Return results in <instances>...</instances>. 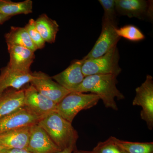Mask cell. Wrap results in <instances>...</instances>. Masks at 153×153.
<instances>
[{
    "label": "cell",
    "mask_w": 153,
    "mask_h": 153,
    "mask_svg": "<svg viewBox=\"0 0 153 153\" xmlns=\"http://www.w3.org/2000/svg\"><path fill=\"white\" fill-rule=\"evenodd\" d=\"M117 76L112 74H97L85 76L81 84L73 92H90L99 96L106 108L117 111L115 98L120 100L124 95L117 89Z\"/></svg>",
    "instance_id": "cell-1"
},
{
    "label": "cell",
    "mask_w": 153,
    "mask_h": 153,
    "mask_svg": "<svg viewBox=\"0 0 153 153\" xmlns=\"http://www.w3.org/2000/svg\"><path fill=\"white\" fill-rule=\"evenodd\" d=\"M61 151L72 145H76L77 132L72 123L55 111L39 121L38 123Z\"/></svg>",
    "instance_id": "cell-2"
},
{
    "label": "cell",
    "mask_w": 153,
    "mask_h": 153,
    "mask_svg": "<svg viewBox=\"0 0 153 153\" xmlns=\"http://www.w3.org/2000/svg\"><path fill=\"white\" fill-rule=\"evenodd\" d=\"M100 100L99 96L94 94L71 92L57 104L56 111L72 123L78 113L95 106Z\"/></svg>",
    "instance_id": "cell-3"
},
{
    "label": "cell",
    "mask_w": 153,
    "mask_h": 153,
    "mask_svg": "<svg viewBox=\"0 0 153 153\" xmlns=\"http://www.w3.org/2000/svg\"><path fill=\"white\" fill-rule=\"evenodd\" d=\"M119 52L116 46L101 57L83 59L82 74L85 77L97 74H112L117 76L122 71L119 65Z\"/></svg>",
    "instance_id": "cell-4"
},
{
    "label": "cell",
    "mask_w": 153,
    "mask_h": 153,
    "mask_svg": "<svg viewBox=\"0 0 153 153\" xmlns=\"http://www.w3.org/2000/svg\"><path fill=\"white\" fill-rule=\"evenodd\" d=\"M136 95L132 102L134 106L141 107V118L146 122L148 128H153V79L147 75L146 80L136 89Z\"/></svg>",
    "instance_id": "cell-5"
},
{
    "label": "cell",
    "mask_w": 153,
    "mask_h": 153,
    "mask_svg": "<svg viewBox=\"0 0 153 153\" xmlns=\"http://www.w3.org/2000/svg\"><path fill=\"white\" fill-rule=\"evenodd\" d=\"M117 28V22L102 19V28L100 36L90 52L83 59L87 60L101 57L117 46L121 38L116 32Z\"/></svg>",
    "instance_id": "cell-6"
},
{
    "label": "cell",
    "mask_w": 153,
    "mask_h": 153,
    "mask_svg": "<svg viewBox=\"0 0 153 153\" xmlns=\"http://www.w3.org/2000/svg\"><path fill=\"white\" fill-rule=\"evenodd\" d=\"M33 78L30 84L42 95L56 104L59 102L70 91L55 82L52 77L42 71L32 72Z\"/></svg>",
    "instance_id": "cell-7"
},
{
    "label": "cell",
    "mask_w": 153,
    "mask_h": 153,
    "mask_svg": "<svg viewBox=\"0 0 153 153\" xmlns=\"http://www.w3.org/2000/svg\"><path fill=\"white\" fill-rule=\"evenodd\" d=\"M24 107L42 119L56 111L57 104L42 95L33 85L24 88Z\"/></svg>",
    "instance_id": "cell-8"
},
{
    "label": "cell",
    "mask_w": 153,
    "mask_h": 153,
    "mask_svg": "<svg viewBox=\"0 0 153 153\" xmlns=\"http://www.w3.org/2000/svg\"><path fill=\"white\" fill-rule=\"evenodd\" d=\"M41 120L23 107L0 120V135L37 124Z\"/></svg>",
    "instance_id": "cell-9"
},
{
    "label": "cell",
    "mask_w": 153,
    "mask_h": 153,
    "mask_svg": "<svg viewBox=\"0 0 153 153\" xmlns=\"http://www.w3.org/2000/svg\"><path fill=\"white\" fill-rule=\"evenodd\" d=\"M33 78L30 71H23L12 68L8 64L1 69L0 72V95L8 89H22L30 83Z\"/></svg>",
    "instance_id": "cell-10"
},
{
    "label": "cell",
    "mask_w": 153,
    "mask_h": 153,
    "mask_svg": "<svg viewBox=\"0 0 153 153\" xmlns=\"http://www.w3.org/2000/svg\"><path fill=\"white\" fill-rule=\"evenodd\" d=\"M27 150L32 153H58L61 151L38 124L30 127Z\"/></svg>",
    "instance_id": "cell-11"
},
{
    "label": "cell",
    "mask_w": 153,
    "mask_h": 153,
    "mask_svg": "<svg viewBox=\"0 0 153 153\" xmlns=\"http://www.w3.org/2000/svg\"><path fill=\"white\" fill-rule=\"evenodd\" d=\"M83 62V59L74 60L64 71L52 76V79L70 92L74 91L85 77L82 71Z\"/></svg>",
    "instance_id": "cell-12"
},
{
    "label": "cell",
    "mask_w": 153,
    "mask_h": 153,
    "mask_svg": "<svg viewBox=\"0 0 153 153\" xmlns=\"http://www.w3.org/2000/svg\"><path fill=\"white\" fill-rule=\"evenodd\" d=\"M117 13L130 18L139 19L146 17H152V4L149 1L144 0H115Z\"/></svg>",
    "instance_id": "cell-13"
},
{
    "label": "cell",
    "mask_w": 153,
    "mask_h": 153,
    "mask_svg": "<svg viewBox=\"0 0 153 153\" xmlns=\"http://www.w3.org/2000/svg\"><path fill=\"white\" fill-rule=\"evenodd\" d=\"M7 44L10 55L8 65L19 70L30 71V67L35 60V52L22 46Z\"/></svg>",
    "instance_id": "cell-14"
},
{
    "label": "cell",
    "mask_w": 153,
    "mask_h": 153,
    "mask_svg": "<svg viewBox=\"0 0 153 153\" xmlns=\"http://www.w3.org/2000/svg\"><path fill=\"white\" fill-rule=\"evenodd\" d=\"M23 89H8L0 95V120L24 107Z\"/></svg>",
    "instance_id": "cell-15"
},
{
    "label": "cell",
    "mask_w": 153,
    "mask_h": 153,
    "mask_svg": "<svg viewBox=\"0 0 153 153\" xmlns=\"http://www.w3.org/2000/svg\"><path fill=\"white\" fill-rule=\"evenodd\" d=\"M30 127H26L0 135V146L6 149H27Z\"/></svg>",
    "instance_id": "cell-16"
},
{
    "label": "cell",
    "mask_w": 153,
    "mask_h": 153,
    "mask_svg": "<svg viewBox=\"0 0 153 153\" xmlns=\"http://www.w3.org/2000/svg\"><path fill=\"white\" fill-rule=\"evenodd\" d=\"M37 30L46 43L53 44L56 41L59 26L57 22L46 14H43L35 20Z\"/></svg>",
    "instance_id": "cell-17"
},
{
    "label": "cell",
    "mask_w": 153,
    "mask_h": 153,
    "mask_svg": "<svg viewBox=\"0 0 153 153\" xmlns=\"http://www.w3.org/2000/svg\"><path fill=\"white\" fill-rule=\"evenodd\" d=\"M4 38L7 44L26 47L34 52L37 50L25 27L12 26Z\"/></svg>",
    "instance_id": "cell-18"
},
{
    "label": "cell",
    "mask_w": 153,
    "mask_h": 153,
    "mask_svg": "<svg viewBox=\"0 0 153 153\" xmlns=\"http://www.w3.org/2000/svg\"><path fill=\"white\" fill-rule=\"evenodd\" d=\"M33 10V2L31 0L18 2L6 0L0 5V13L10 17L20 14L32 13Z\"/></svg>",
    "instance_id": "cell-19"
},
{
    "label": "cell",
    "mask_w": 153,
    "mask_h": 153,
    "mask_svg": "<svg viewBox=\"0 0 153 153\" xmlns=\"http://www.w3.org/2000/svg\"><path fill=\"white\" fill-rule=\"evenodd\" d=\"M117 144L127 153H153V143L132 142L119 139L113 137Z\"/></svg>",
    "instance_id": "cell-20"
},
{
    "label": "cell",
    "mask_w": 153,
    "mask_h": 153,
    "mask_svg": "<svg viewBox=\"0 0 153 153\" xmlns=\"http://www.w3.org/2000/svg\"><path fill=\"white\" fill-rule=\"evenodd\" d=\"M116 32L120 38L123 37L130 41H141L145 38L142 32L133 25H126L120 28H117L116 29Z\"/></svg>",
    "instance_id": "cell-21"
},
{
    "label": "cell",
    "mask_w": 153,
    "mask_h": 153,
    "mask_svg": "<svg viewBox=\"0 0 153 153\" xmlns=\"http://www.w3.org/2000/svg\"><path fill=\"white\" fill-rule=\"evenodd\" d=\"M94 153H127L114 141L113 137L98 143L92 150Z\"/></svg>",
    "instance_id": "cell-22"
},
{
    "label": "cell",
    "mask_w": 153,
    "mask_h": 153,
    "mask_svg": "<svg viewBox=\"0 0 153 153\" xmlns=\"http://www.w3.org/2000/svg\"><path fill=\"white\" fill-rule=\"evenodd\" d=\"M24 27L27 32L30 39L37 50L43 49L46 45V42L36 27L35 20L33 19H30Z\"/></svg>",
    "instance_id": "cell-23"
},
{
    "label": "cell",
    "mask_w": 153,
    "mask_h": 153,
    "mask_svg": "<svg viewBox=\"0 0 153 153\" xmlns=\"http://www.w3.org/2000/svg\"><path fill=\"white\" fill-rule=\"evenodd\" d=\"M99 2L104 10L102 19L117 22L115 0H99Z\"/></svg>",
    "instance_id": "cell-24"
},
{
    "label": "cell",
    "mask_w": 153,
    "mask_h": 153,
    "mask_svg": "<svg viewBox=\"0 0 153 153\" xmlns=\"http://www.w3.org/2000/svg\"><path fill=\"white\" fill-rule=\"evenodd\" d=\"M3 153H32L26 149H4Z\"/></svg>",
    "instance_id": "cell-25"
},
{
    "label": "cell",
    "mask_w": 153,
    "mask_h": 153,
    "mask_svg": "<svg viewBox=\"0 0 153 153\" xmlns=\"http://www.w3.org/2000/svg\"><path fill=\"white\" fill-rule=\"evenodd\" d=\"M76 149V145H72L69 147L64 149L58 153H72Z\"/></svg>",
    "instance_id": "cell-26"
},
{
    "label": "cell",
    "mask_w": 153,
    "mask_h": 153,
    "mask_svg": "<svg viewBox=\"0 0 153 153\" xmlns=\"http://www.w3.org/2000/svg\"><path fill=\"white\" fill-rule=\"evenodd\" d=\"M12 17L7 16L0 13V25H2L9 19H10Z\"/></svg>",
    "instance_id": "cell-27"
},
{
    "label": "cell",
    "mask_w": 153,
    "mask_h": 153,
    "mask_svg": "<svg viewBox=\"0 0 153 153\" xmlns=\"http://www.w3.org/2000/svg\"><path fill=\"white\" fill-rule=\"evenodd\" d=\"M73 153H94L93 151L78 150L77 149L73 151Z\"/></svg>",
    "instance_id": "cell-28"
},
{
    "label": "cell",
    "mask_w": 153,
    "mask_h": 153,
    "mask_svg": "<svg viewBox=\"0 0 153 153\" xmlns=\"http://www.w3.org/2000/svg\"><path fill=\"white\" fill-rule=\"evenodd\" d=\"M4 149H5L3 148L1 146H0V153H3V152H4Z\"/></svg>",
    "instance_id": "cell-29"
},
{
    "label": "cell",
    "mask_w": 153,
    "mask_h": 153,
    "mask_svg": "<svg viewBox=\"0 0 153 153\" xmlns=\"http://www.w3.org/2000/svg\"><path fill=\"white\" fill-rule=\"evenodd\" d=\"M6 0H0V5L6 2Z\"/></svg>",
    "instance_id": "cell-30"
}]
</instances>
